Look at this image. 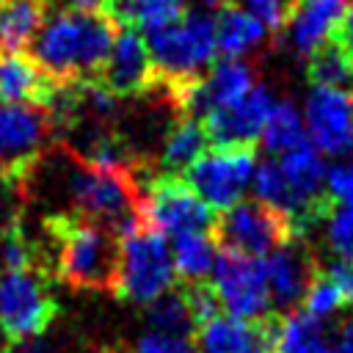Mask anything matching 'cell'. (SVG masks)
Instances as JSON below:
<instances>
[{
    "label": "cell",
    "mask_w": 353,
    "mask_h": 353,
    "mask_svg": "<svg viewBox=\"0 0 353 353\" xmlns=\"http://www.w3.org/2000/svg\"><path fill=\"white\" fill-rule=\"evenodd\" d=\"M306 61H309V77L314 85H328V88L353 85V55L342 44L331 41Z\"/></svg>",
    "instance_id": "28"
},
{
    "label": "cell",
    "mask_w": 353,
    "mask_h": 353,
    "mask_svg": "<svg viewBox=\"0 0 353 353\" xmlns=\"http://www.w3.org/2000/svg\"><path fill=\"white\" fill-rule=\"evenodd\" d=\"M146 320H149V328L165 331V334L190 336L196 331V320H193V312L185 301V292H171L168 290L165 295L152 301L149 312H146Z\"/></svg>",
    "instance_id": "30"
},
{
    "label": "cell",
    "mask_w": 353,
    "mask_h": 353,
    "mask_svg": "<svg viewBox=\"0 0 353 353\" xmlns=\"http://www.w3.org/2000/svg\"><path fill=\"white\" fill-rule=\"evenodd\" d=\"M154 74L174 91L199 80L218 58L215 17L207 11H185L174 22L146 33Z\"/></svg>",
    "instance_id": "4"
},
{
    "label": "cell",
    "mask_w": 353,
    "mask_h": 353,
    "mask_svg": "<svg viewBox=\"0 0 353 353\" xmlns=\"http://www.w3.org/2000/svg\"><path fill=\"white\" fill-rule=\"evenodd\" d=\"M52 232L63 281L80 290H113L119 237L110 226L88 218H61Z\"/></svg>",
    "instance_id": "5"
},
{
    "label": "cell",
    "mask_w": 353,
    "mask_h": 353,
    "mask_svg": "<svg viewBox=\"0 0 353 353\" xmlns=\"http://www.w3.org/2000/svg\"><path fill=\"white\" fill-rule=\"evenodd\" d=\"M212 17H215L218 52L223 58H245L254 50H259L268 39V30L237 3H221V11Z\"/></svg>",
    "instance_id": "21"
},
{
    "label": "cell",
    "mask_w": 353,
    "mask_h": 353,
    "mask_svg": "<svg viewBox=\"0 0 353 353\" xmlns=\"http://www.w3.org/2000/svg\"><path fill=\"white\" fill-rule=\"evenodd\" d=\"M325 353H353V323H342L328 339Z\"/></svg>",
    "instance_id": "37"
},
{
    "label": "cell",
    "mask_w": 353,
    "mask_h": 353,
    "mask_svg": "<svg viewBox=\"0 0 353 353\" xmlns=\"http://www.w3.org/2000/svg\"><path fill=\"white\" fill-rule=\"evenodd\" d=\"M301 303H303L301 312H306L309 317H314L320 323L328 320V317H334L339 309H345V298H342L339 287L328 276H314Z\"/></svg>",
    "instance_id": "31"
},
{
    "label": "cell",
    "mask_w": 353,
    "mask_h": 353,
    "mask_svg": "<svg viewBox=\"0 0 353 353\" xmlns=\"http://www.w3.org/2000/svg\"><path fill=\"white\" fill-rule=\"evenodd\" d=\"M185 6L188 0H110L105 11L113 22H121L124 28L152 33L182 17Z\"/></svg>",
    "instance_id": "24"
},
{
    "label": "cell",
    "mask_w": 353,
    "mask_h": 353,
    "mask_svg": "<svg viewBox=\"0 0 353 353\" xmlns=\"http://www.w3.org/2000/svg\"><path fill=\"white\" fill-rule=\"evenodd\" d=\"M218 243L223 248L245 254V256H268L281 243L292 240V226L284 215L273 212L262 201H237L234 207L223 210L215 223Z\"/></svg>",
    "instance_id": "12"
},
{
    "label": "cell",
    "mask_w": 353,
    "mask_h": 353,
    "mask_svg": "<svg viewBox=\"0 0 353 353\" xmlns=\"http://www.w3.org/2000/svg\"><path fill=\"white\" fill-rule=\"evenodd\" d=\"M336 44H342V47L353 55V3H350L347 11H345V19H342L339 33H336Z\"/></svg>",
    "instance_id": "39"
},
{
    "label": "cell",
    "mask_w": 353,
    "mask_h": 353,
    "mask_svg": "<svg viewBox=\"0 0 353 353\" xmlns=\"http://www.w3.org/2000/svg\"><path fill=\"white\" fill-rule=\"evenodd\" d=\"M328 279L339 287V292L345 298V306H353V262L334 259L331 268H328Z\"/></svg>",
    "instance_id": "36"
},
{
    "label": "cell",
    "mask_w": 353,
    "mask_h": 353,
    "mask_svg": "<svg viewBox=\"0 0 353 353\" xmlns=\"http://www.w3.org/2000/svg\"><path fill=\"white\" fill-rule=\"evenodd\" d=\"M119 237V262L113 292L130 303L149 306L174 287V262L168 237L143 226L138 215L116 229Z\"/></svg>",
    "instance_id": "3"
},
{
    "label": "cell",
    "mask_w": 353,
    "mask_h": 353,
    "mask_svg": "<svg viewBox=\"0 0 353 353\" xmlns=\"http://www.w3.org/2000/svg\"><path fill=\"white\" fill-rule=\"evenodd\" d=\"M323 193H325V201H342L353 196V163L350 160H336L325 165Z\"/></svg>",
    "instance_id": "35"
},
{
    "label": "cell",
    "mask_w": 353,
    "mask_h": 353,
    "mask_svg": "<svg viewBox=\"0 0 353 353\" xmlns=\"http://www.w3.org/2000/svg\"><path fill=\"white\" fill-rule=\"evenodd\" d=\"M50 141V113L41 105L0 102V171L19 174Z\"/></svg>",
    "instance_id": "13"
},
{
    "label": "cell",
    "mask_w": 353,
    "mask_h": 353,
    "mask_svg": "<svg viewBox=\"0 0 353 353\" xmlns=\"http://www.w3.org/2000/svg\"><path fill=\"white\" fill-rule=\"evenodd\" d=\"M256 154L251 146H215L201 152L185 171L182 179L190 190L215 212L229 210L251 190Z\"/></svg>",
    "instance_id": "7"
},
{
    "label": "cell",
    "mask_w": 353,
    "mask_h": 353,
    "mask_svg": "<svg viewBox=\"0 0 353 353\" xmlns=\"http://www.w3.org/2000/svg\"><path fill=\"white\" fill-rule=\"evenodd\" d=\"M237 6L243 11H248L268 33H273V30L284 28L292 0H237Z\"/></svg>",
    "instance_id": "34"
},
{
    "label": "cell",
    "mask_w": 353,
    "mask_h": 353,
    "mask_svg": "<svg viewBox=\"0 0 353 353\" xmlns=\"http://www.w3.org/2000/svg\"><path fill=\"white\" fill-rule=\"evenodd\" d=\"M138 221L163 237H176L185 232L212 229V210L190 190L182 176L154 179L143 196H138Z\"/></svg>",
    "instance_id": "10"
},
{
    "label": "cell",
    "mask_w": 353,
    "mask_h": 353,
    "mask_svg": "<svg viewBox=\"0 0 353 353\" xmlns=\"http://www.w3.org/2000/svg\"><path fill=\"white\" fill-rule=\"evenodd\" d=\"M116 36V22L105 11L58 8L44 17L30 41V58L52 83L88 80L99 74Z\"/></svg>",
    "instance_id": "1"
},
{
    "label": "cell",
    "mask_w": 353,
    "mask_h": 353,
    "mask_svg": "<svg viewBox=\"0 0 353 353\" xmlns=\"http://www.w3.org/2000/svg\"><path fill=\"white\" fill-rule=\"evenodd\" d=\"M210 290L218 309L237 320H265L270 317V292L265 279V265L259 256H245L237 251H218L210 273Z\"/></svg>",
    "instance_id": "8"
},
{
    "label": "cell",
    "mask_w": 353,
    "mask_h": 353,
    "mask_svg": "<svg viewBox=\"0 0 353 353\" xmlns=\"http://www.w3.org/2000/svg\"><path fill=\"white\" fill-rule=\"evenodd\" d=\"M6 353H58L55 345L44 336H30V339H22V342H14V347H8Z\"/></svg>",
    "instance_id": "38"
},
{
    "label": "cell",
    "mask_w": 353,
    "mask_h": 353,
    "mask_svg": "<svg viewBox=\"0 0 353 353\" xmlns=\"http://www.w3.org/2000/svg\"><path fill=\"white\" fill-rule=\"evenodd\" d=\"M130 353H199V350H196V342H190V336L146 328L135 336Z\"/></svg>",
    "instance_id": "32"
},
{
    "label": "cell",
    "mask_w": 353,
    "mask_h": 353,
    "mask_svg": "<svg viewBox=\"0 0 353 353\" xmlns=\"http://www.w3.org/2000/svg\"><path fill=\"white\" fill-rule=\"evenodd\" d=\"M345 11V0H292L281 28L290 50L301 58H312L320 47L336 41Z\"/></svg>",
    "instance_id": "17"
},
{
    "label": "cell",
    "mask_w": 353,
    "mask_h": 353,
    "mask_svg": "<svg viewBox=\"0 0 353 353\" xmlns=\"http://www.w3.org/2000/svg\"><path fill=\"white\" fill-rule=\"evenodd\" d=\"M44 17V0H0V52L30 47Z\"/></svg>",
    "instance_id": "23"
},
{
    "label": "cell",
    "mask_w": 353,
    "mask_h": 353,
    "mask_svg": "<svg viewBox=\"0 0 353 353\" xmlns=\"http://www.w3.org/2000/svg\"><path fill=\"white\" fill-rule=\"evenodd\" d=\"M154 63L146 47V39L135 28H121L113 36L108 58L99 69V83L116 97L143 94L154 80Z\"/></svg>",
    "instance_id": "16"
},
{
    "label": "cell",
    "mask_w": 353,
    "mask_h": 353,
    "mask_svg": "<svg viewBox=\"0 0 353 353\" xmlns=\"http://www.w3.org/2000/svg\"><path fill=\"white\" fill-rule=\"evenodd\" d=\"M323 179L325 160L309 141H303L290 152L270 154L268 160L256 163L251 190L256 201L284 215L295 232L298 226L303 229L320 221V204L325 201Z\"/></svg>",
    "instance_id": "2"
},
{
    "label": "cell",
    "mask_w": 353,
    "mask_h": 353,
    "mask_svg": "<svg viewBox=\"0 0 353 353\" xmlns=\"http://www.w3.org/2000/svg\"><path fill=\"white\" fill-rule=\"evenodd\" d=\"M218 237L210 229H199V232H185L171 237V262H174V273L179 279H185L188 284H201L210 273L212 265L218 259Z\"/></svg>",
    "instance_id": "22"
},
{
    "label": "cell",
    "mask_w": 353,
    "mask_h": 353,
    "mask_svg": "<svg viewBox=\"0 0 353 353\" xmlns=\"http://www.w3.org/2000/svg\"><path fill=\"white\" fill-rule=\"evenodd\" d=\"M207 3H212V6H215V3H218V6H221V3H226V0H207Z\"/></svg>",
    "instance_id": "42"
},
{
    "label": "cell",
    "mask_w": 353,
    "mask_h": 353,
    "mask_svg": "<svg viewBox=\"0 0 353 353\" xmlns=\"http://www.w3.org/2000/svg\"><path fill=\"white\" fill-rule=\"evenodd\" d=\"M0 353H6V345H3V336H0Z\"/></svg>",
    "instance_id": "41"
},
{
    "label": "cell",
    "mask_w": 353,
    "mask_h": 353,
    "mask_svg": "<svg viewBox=\"0 0 353 353\" xmlns=\"http://www.w3.org/2000/svg\"><path fill=\"white\" fill-rule=\"evenodd\" d=\"M63 185L77 218L105 223L116 232L138 215V193L127 171L80 163L66 174Z\"/></svg>",
    "instance_id": "6"
},
{
    "label": "cell",
    "mask_w": 353,
    "mask_h": 353,
    "mask_svg": "<svg viewBox=\"0 0 353 353\" xmlns=\"http://www.w3.org/2000/svg\"><path fill=\"white\" fill-rule=\"evenodd\" d=\"M273 102L276 99H273L270 88L256 83L237 102L201 116L204 132L215 146H254L262 135V127H265V119H268Z\"/></svg>",
    "instance_id": "15"
},
{
    "label": "cell",
    "mask_w": 353,
    "mask_h": 353,
    "mask_svg": "<svg viewBox=\"0 0 353 353\" xmlns=\"http://www.w3.org/2000/svg\"><path fill=\"white\" fill-rule=\"evenodd\" d=\"M273 323L265 320H237L229 314H212L196 328L199 353H273Z\"/></svg>",
    "instance_id": "18"
},
{
    "label": "cell",
    "mask_w": 353,
    "mask_h": 353,
    "mask_svg": "<svg viewBox=\"0 0 353 353\" xmlns=\"http://www.w3.org/2000/svg\"><path fill=\"white\" fill-rule=\"evenodd\" d=\"M207 132L201 119L196 116H182L165 135L163 149H160V165L171 174H182L201 152H207Z\"/></svg>",
    "instance_id": "26"
},
{
    "label": "cell",
    "mask_w": 353,
    "mask_h": 353,
    "mask_svg": "<svg viewBox=\"0 0 353 353\" xmlns=\"http://www.w3.org/2000/svg\"><path fill=\"white\" fill-rule=\"evenodd\" d=\"M328 210L320 215L325 248L342 259L353 262V196L342 201H325Z\"/></svg>",
    "instance_id": "29"
},
{
    "label": "cell",
    "mask_w": 353,
    "mask_h": 353,
    "mask_svg": "<svg viewBox=\"0 0 353 353\" xmlns=\"http://www.w3.org/2000/svg\"><path fill=\"white\" fill-rule=\"evenodd\" d=\"M55 317V301L39 273L30 268L0 270V336L22 342L41 336Z\"/></svg>",
    "instance_id": "9"
},
{
    "label": "cell",
    "mask_w": 353,
    "mask_h": 353,
    "mask_svg": "<svg viewBox=\"0 0 353 353\" xmlns=\"http://www.w3.org/2000/svg\"><path fill=\"white\" fill-rule=\"evenodd\" d=\"M301 116L306 138L320 154L334 160L353 157V94L347 88L312 85Z\"/></svg>",
    "instance_id": "11"
},
{
    "label": "cell",
    "mask_w": 353,
    "mask_h": 353,
    "mask_svg": "<svg viewBox=\"0 0 353 353\" xmlns=\"http://www.w3.org/2000/svg\"><path fill=\"white\" fill-rule=\"evenodd\" d=\"M52 91L55 83L33 58L22 52H0V102L47 105Z\"/></svg>",
    "instance_id": "20"
},
{
    "label": "cell",
    "mask_w": 353,
    "mask_h": 353,
    "mask_svg": "<svg viewBox=\"0 0 353 353\" xmlns=\"http://www.w3.org/2000/svg\"><path fill=\"white\" fill-rule=\"evenodd\" d=\"M33 259L30 243L25 240L19 226H8L0 234V270H22Z\"/></svg>",
    "instance_id": "33"
},
{
    "label": "cell",
    "mask_w": 353,
    "mask_h": 353,
    "mask_svg": "<svg viewBox=\"0 0 353 353\" xmlns=\"http://www.w3.org/2000/svg\"><path fill=\"white\" fill-rule=\"evenodd\" d=\"M63 8H80V11H105L110 0H61Z\"/></svg>",
    "instance_id": "40"
},
{
    "label": "cell",
    "mask_w": 353,
    "mask_h": 353,
    "mask_svg": "<svg viewBox=\"0 0 353 353\" xmlns=\"http://www.w3.org/2000/svg\"><path fill=\"white\" fill-rule=\"evenodd\" d=\"M254 85H256L254 69L243 58H223V61H215L199 80L176 88L174 94L179 105L188 110V116L201 119L212 110H221L237 102Z\"/></svg>",
    "instance_id": "14"
},
{
    "label": "cell",
    "mask_w": 353,
    "mask_h": 353,
    "mask_svg": "<svg viewBox=\"0 0 353 353\" xmlns=\"http://www.w3.org/2000/svg\"><path fill=\"white\" fill-rule=\"evenodd\" d=\"M262 146L270 152V154H281V152H290L295 149L298 143L309 141L306 138V127H303V116H301V108L290 99H276L268 119H265V127H262V135H259Z\"/></svg>",
    "instance_id": "27"
},
{
    "label": "cell",
    "mask_w": 353,
    "mask_h": 353,
    "mask_svg": "<svg viewBox=\"0 0 353 353\" xmlns=\"http://www.w3.org/2000/svg\"><path fill=\"white\" fill-rule=\"evenodd\" d=\"M262 265H265L270 306L281 312L298 306L314 279V265H312L309 251L287 240L279 248H273L268 256H262Z\"/></svg>",
    "instance_id": "19"
},
{
    "label": "cell",
    "mask_w": 353,
    "mask_h": 353,
    "mask_svg": "<svg viewBox=\"0 0 353 353\" xmlns=\"http://www.w3.org/2000/svg\"><path fill=\"white\" fill-rule=\"evenodd\" d=\"M323 323L306 312H290L273 323V353H325Z\"/></svg>",
    "instance_id": "25"
}]
</instances>
